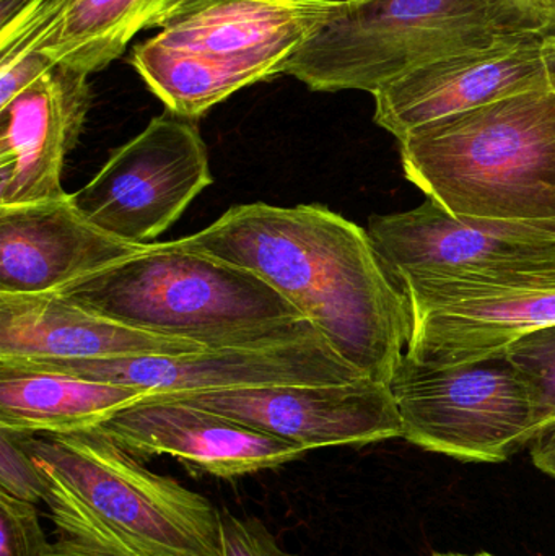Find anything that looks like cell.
Masks as SVG:
<instances>
[{"label":"cell","instance_id":"26","mask_svg":"<svg viewBox=\"0 0 555 556\" xmlns=\"http://www.w3.org/2000/svg\"><path fill=\"white\" fill-rule=\"evenodd\" d=\"M515 18L538 36L555 33V0H504Z\"/></svg>","mask_w":555,"mask_h":556},{"label":"cell","instance_id":"5","mask_svg":"<svg viewBox=\"0 0 555 556\" xmlns=\"http://www.w3.org/2000/svg\"><path fill=\"white\" fill-rule=\"evenodd\" d=\"M349 0H185L130 64L166 111L198 121L237 91L286 74Z\"/></svg>","mask_w":555,"mask_h":556},{"label":"cell","instance_id":"3","mask_svg":"<svg viewBox=\"0 0 555 556\" xmlns=\"http://www.w3.org/2000/svg\"><path fill=\"white\" fill-rule=\"evenodd\" d=\"M407 181L446 212L555 241V91H525L398 140Z\"/></svg>","mask_w":555,"mask_h":556},{"label":"cell","instance_id":"17","mask_svg":"<svg viewBox=\"0 0 555 556\" xmlns=\"http://www.w3.org/2000/svg\"><path fill=\"white\" fill-rule=\"evenodd\" d=\"M368 237L394 283L471 269L543 241H528L462 220L427 198L413 211L375 215Z\"/></svg>","mask_w":555,"mask_h":556},{"label":"cell","instance_id":"25","mask_svg":"<svg viewBox=\"0 0 555 556\" xmlns=\"http://www.w3.org/2000/svg\"><path fill=\"white\" fill-rule=\"evenodd\" d=\"M54 65L58 64L39 51L26 52L13 61L0 64V108L35 84Z\"/></svg>","mask_w":555,"mask_h":556},{"label":"cell","instance_id":"12","mask_svg":"<svg viewBox=\"0 0 555 556\" xmlns=\"http://www.w3.org/2000/svg\"><path fill=\"white\" fill-rule=\"evenodd\" d=\"M541 39L515 33L407 72L374 93L375 123L401 140L417 127L550 87Z\"/></svg>","mask_w":555,"mask_h":556},{"label":"cell","instance_id":"1","mask_svg":"<svg viewBox=\"0 0 555 556\" xmlns=\"http://www.w3.org/2000/svg\"><path fill=\"white\" fill-rule=\"evenodd\" d=\"M176 241L256 274L345 362L371 381H393L409 342V306L365 228L321 204L254 202Z\"/></svg>","mask_w":555,"mask_h":556},{"label":"cell","instance_id":"27","mask_svg":"<svg viewBox=\"0 0 555 556\" xmlns=\"http://www.w3.org/2000/svg\"><path fill=\"white\" fill-rule=\"evenodd\" d=\"M530 453L534 466L555 479V421L534 438Z\"/></svg>","mask_w":555,"mask_h":556},{"label":"cell","instance_id":"14","mask_svg":"<svg viewBox=\"0 0 555 556\" xmlns=\"http://www.w3.org/2000/svg\"><path fill=\"white\" fill-rule=\"evenodd\" d=\"M88 77L54 65L0 108V207L67 195L62 173L90 111Z\"/></svg>","mask_w":555,"mask_h":556},{"label":"cell","instance_id":"2","mask_svg":"<svg viewBox=\"0 0 555 556\" xmlns=\"http://www.w3.org/2000/svg\"><path fill=\"white\" fill-rule=\"evenodd\" d=\"M22 437L45 479L52 556H220L214 503L103 431Z\"/></svg>","mask_w":555,"mask_h":556},{"label":"cell","instance_id":"7","mask_svg":"<svg viewBox=\"0 0 555 556\" xmlns=\"http://www.w3.org/2000/svg\"><path fill=\"white\" fill-rule=\"evenodd\" d=\"M398 287L409 306L407 359L450 366L488 358L555 326V241Z\"/></svg>","mask_w":555,"mask_h":556},{"label":"cell","instance_id":"28","mask_svg":"<svg viewBox=\"0 0 555 556\" xmlns=\"http://www.w3.org/2000/svg\"><path fill=\"white\" fill-rule=\"evenodd\" d=\"M541 58L546 71L547 85L555 91V33L541 39Z\"/></svg>","mask_w":555,"mask_h":556},{"label":"cell","instance_id":"4","mask_svg":"<svg viewBox=\"0 0 555 556\" xmlns=\"http://www.w3.org/2000/svg\"><path fill=\"white\" fill-rule=\"evenodd\" d=\"M55 291L101 316L205 349L323 337L256 274L176 240L150 244Z\"/></svg>","mask_w":555,"mask_h":556},{"label":"cell","instance_id":"9","mask_svg":"<svg viewBox=\"0 0 555 556\" xmlns=\"http://www.w3.org/2000/svg\"><path fill=\"white\" fill-rule=\"evenodd\" d=\"M212 185L209 150L198 124L166 111L114 150L71 201L100 230L150 247Z\"/></svg>","mask_w":555,"mask_h":556},{"label":"cell","instance_id":"10","mask_svg":"<svg viewBox=\"0 0 555 556\" xmlns=\"http://www.w3.org/2000/svg\"><path fill=\"white\" fill-rule=\"evenodd\" d=\"M88 379L147 389L153 395L201 394L283 384H335L368 379L325 337L276 345L205 349L186 355L101 359H0Z\"/></svg>","mask_w":555,"mask_h":556},{"label":"cell","instance_id":"11","mask_svg":"<svg viewBox=\"0 0 555 556\" xmlns=\"http://www.w3.org/2000/svg\"><path fill=\"white\" fill-rule=\"evenodd\" d=\"M289 441L306 451L365 446L403 438L393 392L361 379L335 384H283L166 395Z\"/></svg>","mask_w":555,"mask_h":556},{"label":"cell","instance_id":"19","mask_svg":"<svg viewBox=\"0 0 555 556\" xmlns=\"http://www.w3.org/2000/svg\"><path fill=\"white\" fill-rule=\"evenodd\" d=\"M185 0H71L36 51L85 75L103 71L139 33L162 28Z\"/></svg>","mask_w":555,"mask_h":556},{"label":"cell","instance_id":"20","mask_svg":"<svg viewBox=\"0 0 555 556\" xmlns=\"http://www.w3.org/2000/svg\"><path fill=\"white\" fill-rule=\"evenodd\" d=\"M71 0H0V64L36 51Z\"/></svg>","mask_w":555,"mask_h":556},{"label":"cell","instance_id":"23","mask_svg":"<svg viewBox=\"0 0 555 556\" xmlns=\"http://www.w3.org/2000/svg\"><path fill=\"white\" fill-rule=\"evenodd\" d=\"M0 492L23 502H42L45 479L18 431L0 428Z\"/></svg>","mask_w":555,"mask_h":556},{"label":"cell","instance_id":"16","mask_svg":"<svg viewBox=\"0 0 555 556\" xmlns=\"http://www.w3.org/2000/svg\"><path fill=\"white\" fill-rule=\"evenodd\" d=\"M205 346L93 313L58 291L0 293V359H101L186 355Z\"/></svg>","mask_w":555,"mask_h":556},{"label":"cell","instance_id":"13","mask_svg":"<svg viewBox=\"0 0 555 556\" xmlns=\"http://www.w3.org/2000/svg\"><path fill=\"white\" fill-rule=\"evenodd\" d=\"M98 430L140 460L172 456L198 476L231 480L279 469L308 451L198 405L149 395Z\"/></svg>","mask_w":555,"mask_h":556},{"label":"cell","instance_id":"22","mask_svg":"<svg viewBox=\"0 0 555 556\" xmlns=\"http://www.w3.org/2000/svg\"><path fill=\"white\" fill-rule=\"evenodd\" d=\"M35 503L0 492V556H52Z\"/></svg>","mask_w":555,"mask_h":556},{"label":"cell","instance_id":"21","mask_svg":"<svg viewBox=\"0 0 555 556\" xmlns=\"http://www.w3.org/2000/svg\"><path fill=\"white\" fill-rule=\"evenodd\" d=\"M505 352L533 388L543 431L555 421V326L521 337Z\"/></svg>","mask_w":555,"mask_h":556},{"label":"cell","instance_id":"29","mask_svg":"<svg viewBox=\"0 0 555 556\" xmlns=\"http://www.w3.org/2000/svg\"><path fill=\"white\" fill-rule=\"evenodd\" d=\"M430 556H497L494 554H489V552H478V554H458V552H439V554H433Z\"/></svg>","mask_w":555,"mask_h":556},{"label":"cell","instance_id":"15","mask_svg":"<svg viewBox=\"0 0 555 556\" xmlns=\"http://www.w3.org/2000/svg\"><path fill=\"white\" fill-rule=\"evenodd\" d=\"M94 227L71 201L0 207V293H46L146 250Z\"/></svg>","mask_w":555,"mask_h":556},{"label":"cell","instance_id":"8","mask_svg":"<svg viewBox=\"0 0 555 556\" xmlns=\"http://www.w3.org/2000/svg\"><path fill=\"white\" fill-rule=\"evenodd\" d=\"M390 388L404 440L463 463H505L541 431L537 395L507 352L450 366L404 356Z\"/></svg>","mask_w":555,"mask_h":556},{"label":"cell","instance_id":"24","mask_svg":"<svg viewBox=\"0 0 555 556\" xmlns=\"http://www.w3.org/2000/svg\"><path fill=\"white\" fill-rule=\"evenodd\" d=\"M220 556H293L280 547L273 532L256 518L220 511Z\"/></svg>","mask_w":555,"mask_h":556},{"label":"cell","instance_id":"18","mask_svg":"<svg viewBox=\"0 0 555 556\" xmlns=\"http://www.w3.org/2000/svg\"><path fill=\"white\" fill-rule=\"evenodd\" d=\"M153 395L137 386L0 362V428L18 433L91 430Z\"/></svg>","mask_w":555,"mask_h":556},{"label":"cell","instance_id":"6","mask_svg":"<svg viewBox=\"0 0 555 556\" xmlns=\"http://www.w3.org/2000/svg\"><path fill=\"white\" fill-rule=\"evenodd\" d=\"M515 33L531 31L504 0H349L286 74L313 91L374 94L420 65Z\"/></svg>","mask_w":555,"mask_h":556}]
</instances>
